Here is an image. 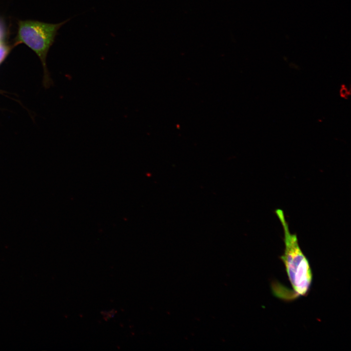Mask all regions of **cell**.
Instances as JSON below:
<instances>
[{
  "mask_svg": "<svg viewBox=\"0 0 351 351\" xmlns=\"http://www.w3.org/2000/svg\"><path fill=\"white\" fill-rule=\"evenodd\" d=\"M7 53V50L2 46H0V63L5 58Z\"/></svg>",
  "mask_w": 351,
  "mask_h": 351,
  "instance_id": "277c9868",
  "label": "cell"
},
{
  "mask_svg": "<svg viewBox=\"0 0 351 351\" xmlns=\"http://www.w3.org/2000/svg\"><path fill=\"white\" fill-rule=\"evenodd\" d=\"M117 313V311L114 309L110 311H105L101 312V314L105 320L113 318Z\"/></svg>",
  "mask_w": 351,
  "mask_h": 351,
  "instance_id": "3957f363",
  "label": "cell"
},
{
  "mask_svg": "<svg viewBox=\"0 0 351 351\" xmlns=\"http://www.w3.org/2000/svg\"><path fill=\"white\" fill-rule=\"evenodd\" d=\"M69 19L56 24L20 20L15 44L23 43L28 46L39 57L45 68L46 55L57 31Z\"/></svg>",
  "mask_w": 351,
  "mask_h": 351,
  "instance_id": "7a4b0ae2",
  "label": "cell"
},
{
  "mask_svg": "<svg viewBox=\"0 0 351 351\" xmlns=\"http://www.w3.org/2000/svg\"><path fill=\"white\" fill-rule=\"evenodd\" d=\"M275 212L284 232L285 249L280 259L284 264L293 289V297L306 296L312 281V273L309 260L300 247L297 235L291 233L283 211L277 209Z\"/></svg>",
  "mask_w": 351,
  "mask_h": 351,
  "instance_id": "6da1fadb",
  "label": "cell"
}]
</instances>
